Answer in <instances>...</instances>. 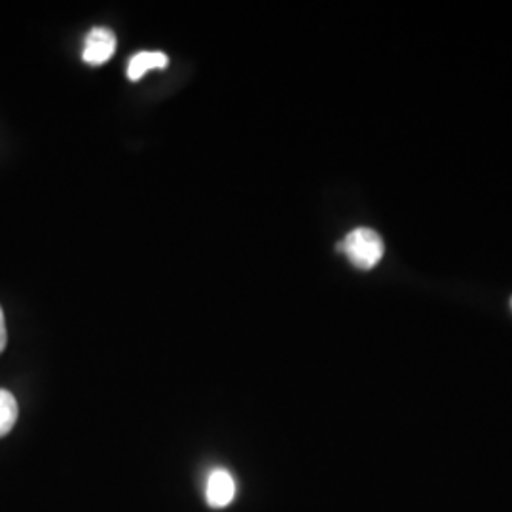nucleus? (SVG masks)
Here are the masks:
<instances>
[{
	"label": "nucleus",
	"instance_id": "1",
	"mask_svg": "<svg viewBox=\"0 0 512 512\" xmlns=\"http://www.w3.org/2000/svg\"><path fill=\"white\" fill-rule=\"evenodd\" d=\"M336 247L359 270H372L384 258L385 253L384 239L372 228L351 230Z\"/></svg>",
	"mask_w": 512,
	"mask_h": 512
},
{
	"label": "nucleus",
	"instance_id": "2",
	"mask_svg": "<svg viewBox=\"0 0 512 512\" xmlns=\"http://www.w3.org/2000/svg\"><path fill=\"white\" fill-rule=\"evenodd\" d=\"M114 52H116V35L107 27H95L86 37L82 59L88 65L97 67L107 63Z\"/></svg>",
	"mask_w": 512,
	"mask_h": 512
},
{
	"label": "nucleus",
	"instance_id": "3",
	"mask_svg": "<svg viewBox=\"0 0 512 512\" xmlns=\"http://www.w3.org/2000/svg\"><path fill=\"white\" fill-rule=\"evenodd\" d=\"M205 497L209 507L213 509H224L228 507L236 497V480L230 471L217 469L207 478Z\"/></svg>",
	"mask_w": 512,
	"mask_h": 512
},
{
	"label": "nucleus",
	"instance_id": "4",
	"mask_svg": "<svg viewBox=\"0 0 512 512\" xmlns=\"http://www.w3.org/2000/svg\"><path fill=\"white\" fill-rule=\"evenodd\" d=\"M165 65H167V55L164 52H139L129 59L128 78L137 82L150 71L164 69Z\"/></svg>",
	"mask_w": 512,
	"mask_h": 512
},
{
	"label": "nucleus",
	"instance_id": "5",
	"mask_svg": "<svg viewBox=\"0 0 512 512\" xmlns=\"http://www.w3.org/2000/svg\"><path fill=\"white\" fill-rule=\"evenodd\" d=\"M18 401L16 397L6 391V389H0V437L8 435L16 421H18Z\"/></svg>",
	"mask_w": 512,
	"mask_h": 512
},
{
	"label": "nucleus",
	"instance_id": "6",
	"mask_svg": "<svg viewBox=\"0 0 512 512\" xmlns=\"http://www.w3.org/2000/svg\"><path fill=\"white\" fill-rule=\"evenodd\" d=\"M8 342V330H6V321H4V311L0 308V353L6 348Z\"/></svg>",
	"mask_w": 512,
	"mask_h": 512
},
{
	"label": "nucleus",
	"instance_id": "7",
	"mask_svg": "<svg viewBox=\"0 0 512 512\" xmlns=\"http://www.w3.org/2000/svg\"><path fill=\"white\" fill-rule=\"evenodd\" d=\"M511 308H512V298H511Z\"/></svg>",
	"mask_w": 512,
	"mask_h": 512
}]
</instances>
